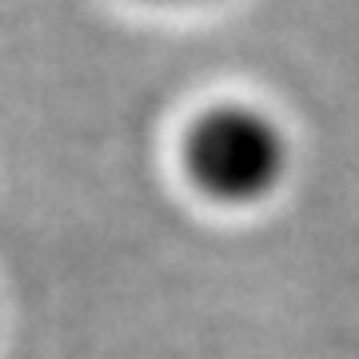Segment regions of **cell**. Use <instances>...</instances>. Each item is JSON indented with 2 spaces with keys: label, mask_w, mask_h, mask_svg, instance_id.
Here are the masks:
<instances>
[{
  "label": "cell",
  "mask_w": 359,
  "mask_h": 359,
  "mask_svg": "<svg viewBox=\"0 0 359 359\" xmlns=\"http://www.w3.org/2000/svg\"><path fill=\"white\" fill-rule=\"evenodd\" d=\"M180 168L208 204L228 212L259 208L287 184L292 136L259 104L219 100L184 128Z\"/></svg>",
  "instance_id": "cell-1"
},
{
  "label": "cell",
  "mask_w": 359,
  "mask_h": 359,
  "mask_svg": "<svg viewBox=\"0 0 359 359\" xmlns=\"http://www.w3.org/2000/svg\"><path fill=\"white\" fill-rule=\"evenodd\" d=\"M144 4H172L176 8V4H212V0H144Z\"/></svg>",
  "instance_id": "cell-2"
}]
</instances>
